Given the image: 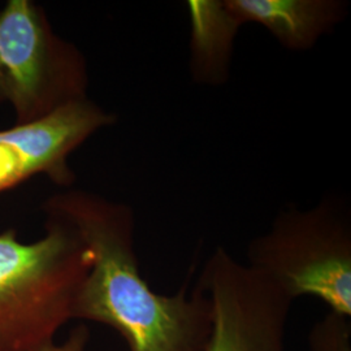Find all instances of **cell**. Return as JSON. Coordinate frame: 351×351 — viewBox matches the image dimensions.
Here are the masks:
<instances>
[{"label": "cell", "instance_id": "cell-7", "mask_svg": "<svg viewBox=\"0 0 351 351\" xmlns=\"http://www.w3.org/2000/svg\"><path fill=\"white\" fill-rule=\"evenodd\" d=\"M245 25L264 26L289 51L311 50L346 17L341 0H226Z\"/></svg>", "mask_w": 351, "mask_h": 351}, {"label": "cell", "instance_id": "cell-2", "mask_svg": "<svg viewBox=\"0 0 351 351\" xmlns=\"http://www.w3.org/2000/svg\"><path fill=\"white\" fill-rule=\"evenodd\" d=\"M93 264L75 229L46 217L45 234L21 242L0 232V351H37L72 320L77 294Z\"/></svg>", "mask_w": 351, "mask_h": 351}, {"label": "cell", "instance_id": "cell-8", "mask_svg": "<svg viewBox=\"0 0 351 351\" xmlns=\"http://www.w3.org/2000/svg\"><path fill=\"white\" fill-rule=\"evenodd\" d=\"M189 71L199 85L220 86L230 75L234 42L242 27L226 0H190Z\"/></svg>", "mask_w": 351, "mask_h": 351}, {"label": "cell", "instance_id": "cell-4", "mask_svg": "<svg viewBox=\"0 0 351 351\" xmlns=\"http://www.w3.org/2000/svg\"><path fill=\"white\" fill-rule=\"evenodd\" d=\"M88 60L58 34L33 0H8L0 10V107L16 124L38 120L88 97Z\"/></svg>", "mask_w": 351, "mask_h": 351}, {"label": "cell", "instance_id": "cell-10", "mask_svg": "<svg viewBox=\"0 0 351 351\" xmlns=\"http://www.w3.org/2000/svg\"><path fill=\"white\" fill-rule=\"evenodd\" d=\"M88 339L90 332L86 326L81 324L71 330L68 339H65L63 343L56 345L55 342H52L37 351H86Z\"/></svg>", "mask_w": 351, "mask_h": 351}, {"label": "cell", "instance_id": "cell-1", "mask_svg": "<svg viewBox=\"0 0 351 351\" xmlns=\"http://www.w3.org/2000/svg\"><path fill=\"white\" fill-rule=\"evenodd\" d=\"M42 211L73 228L91 252L72 319L111 326L130 351L207 350L213 329L210 298L198 285L189 293L184 284L173 295L150 288L141 275L129 204L69 188L50 195Z\"/></svg>", "mask_w": 351, "mask_h": 351}, {"label": "cell", "instance_id": "cell-5", "mask_svg": "<svg viewBox=\"0 0 351 351\" xmlns=\"http://www.w3.org/2000/svg\"><path fill=\"white\" fill-rule=\"evenodd\" d=\"M197 285L213 306V335L206 351H285L293 301L262 272L219 246Z\"/></svg>", "mask_w": 351, "mask_h": 351}, {"label": "cell", "instance_id": "cell-3", "mask_svg": "<svg viewBox=\"0 0 351 351\" xmlns=\"http://www.w3.org/2000/svg\"><path fill=\"white\" fill-rule=\"evenodd\" d=\"M247 264L291 301L311 295L330 311L351 317L349 204L326 195L307 210L285 206L269 229L249 243Z\"/></svg>", "mask_w": 351, "mask_h": 351}, {"label": "cell", "instance_id": "cell-6", "mask_svg": "<svg viewBox=\"0 0 351 351\" xmlns=\"http://www.w3.org/2000/svg\"><path fill=\"white\" fill-rule=\"evenodd\" d=\"M116 121L114 113L86 97L34 121L0 129V194L37 176H46L59 188H72L71 155Z\"/></svg>", "mask_w": 351, "mask_h": 351}, {"label": "cell", "instance_id": "cell-9", "mask_svg": "<svg viewBox=\"0 0 351 351\" xmlns=\"http://www.w3.org/2000/svg\"><path fill=\"white\" fill-rule=\"evenodd\" d=\"M310 351H351L349 316L330 311L319 320L308 335Z\"/></svg>", "mask_w": 351, "mask_h": 351}]
</instances>
